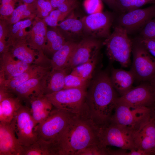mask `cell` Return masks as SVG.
Segmentation results:
<instances>
[{"label": "cell", "instance_id": "cell-3", "mask_svg": "<svg viewBox=\"0 0 155 155\" xmlns=\"http://www.w3.org/2000/svg\"><path fill=\"white\" fill-rule=\"evenodd\" d=\"M76 115L56 108L52 109L46 118L36 127L38 139L57 145Z\"/></svg>", "mask_w": 155, "mask_h": 155}, {"label": "cell", "instance_id": "cell-45", "mask_svg": "<svg viewBox=\"0 0 155 155\" xmlns=\"http://www.w3.org/2000/svg\"><path fill=\"white\" fill-rule=\"evenodd\" d=\"M151 81V84L155 90V77Z\"/></svg>", "mask_w": 155, "mask_h": 155}, {"label": "cell", "instance_id": "cell-15", "mask_svg": "<svg viewBox=\"0 0 155 155\" xmlns=\"http://www.w3.org/2000/svg\"><path fill=\"white\" fill-rule=\"evenodd\" d=\"M155 119L152 118L135 132L134 141L137 149L147 155H155Z\"/></svg>", "mask_w": 155, "mask_h": 155}, {"label": "cell", "instance_id": "cell-13", "mask_svg": "<svg viewBox=\"0 0 155 155\" xmlns=\"http://www.w3.org/2000/svg\"><path fill=\"white\" fill-rule=\"evenodd\" d=\"M100 46L98 40L91 37L78 42L66 69L71 71L80 65L97 58Z\"/></svg>", "mask_w": 155, "mask_h": 155}, {"label": "cell", "instance_id": "cell-37", "mask_svg": "<svg viewBox=\"0 0 155 155\" xmlns=\"http://www.w3.org/2000/svg\"><path fill=\"white\" fill-rule=\"evenodd\" d=\"M141 37L148 39H155V18L148 22L142 29Z\"/></svg>", "mask_w": 155, "mask_h": 155}, {"label": "cell", "instance_id": "cell-33", "mask_svg": "<svg viewBox=\"0 0 155 155\" xmlns=\"http://www.w3.org/2000/svg\"><path fill=\"white\" fill-rule=\"evenodd\" d=\"M110 150L107 147H102L99 143H96L91 145L81 151L77 155H110Z\"/></svg>", "mask_w": 155, "mask_h": 155}, {"label": "cell", "instance_id": "cell-22", "mask_svg": "<svg viewBox=\"0 0 155 155\" xmlns=\"http://www.w3.org/2000/svg\"><path fill=\"white\" fill-rule=\"evenodd\" d=\"M112 84L120 96H122L130 90L135 80L131 71L121 69H113L110 77Z\"/></svg>", "mask_w": 155, "mask_h": 155}, {"label": "cell", "instance_id": "cell-11", "mask_svg": "<svg viewBox=\"0 0 155 155\" xmlns=\"http://www.w3.org/2000/svg\"><path fill=\"white\" fill-rule=\"evenodd\" d=\"M84 33L91 38H106L111 34L113 20L111 13L102 11L89 14L81 18Z\"/></svg>", "mask_w": 155, "mask_h": 155}, {"label": "cell", "instance_id": "cell-34", "mask_svg": "<svg viewBox=\"0 0 155 155\" xmlns=\"http://www.w3.org/2000/svg\"><path fill=\"white\" fill-rule=\"evenodd\" d=\"M32 4L34 9L44 18L48 16L54 9L49 0H36Z\"/></svg>", "mask_w": 155, "mask_h": 155}, {"label": "cell", "instance_id": "cell-39", "mask_svg": "<svg viewBox=\"0 0 155 155\" xmlns=\"http://www.w3.org/2000/svg\"><path fill=\"white\" fill-rule=\"evenodd\" d=\"M32 24V21L30 19H26L19 21L13 24L9 32V38H11L15 35L20 30L29 27Z\"/></svg>", "mask_w": 155, "mask_h": 155}, {"label": "cell", "instance_id": "cell-21", "mask_svg": "<svg viewBox=\"0 0 155 155\" xmlns=\"http://www.w3.org/2000/svg\"><path fill=\"white\" fill-rule=\"evenodd\" d=\"M7 42L8 51L13 57L28 64L35 63L38 53L29 47L26 40H11Z\"/></svg>", "mask_w": 155, "mask_h": 155}, {"label": "cell", "instance_id": "cell-26", "mask_svg": "<svg viewBox=\"0 0 155 155\" xmlns=\"http://www.w3.org/2000/svg\"><path fill=\"white\" fill-rule=\"evenodd\" d=\"M21 155H59L57 144L38 139L33 144L23 146Z\"/></svg>", "mask_w": 155, "mask_h": 155}, {"label": "cell", "instance_id": "cell-31", "mask_svg": "<svg viewBox=\"0 0 155 155\" xmlns=\"http://www.w3.org/2000/svg\"><path fill=\"white\" fill-rule=\"evenodd\" d=\"M72 12L63 13L57 9H53L45 17L44 20L47 25L53 28L57 27L59 22L63 20Z\"/></svg>", "mask_w": 155, "mask_h": 155}, {"label": "cell", "instance_id": "cell-4", "mask_svg": "<svg viewBox=\"0 0 155 155\" xmlns=\"http://www.w3.org/2000/svg\"><path fill=\"white\" fill-rule=\"evenodd\" d=\"M136 131L109 122L99 127L97 135L99 144L102 147L111 146L129 151L137 150L134 138Z\"/></svg>", "mask_w": 155, "mask_h": 155}, {"label": "cell", "instance_id": "cell-24", "mask_svg": "<svg viewBox=\"0 0 155 155\" xmlns=\"http://www.w3.org/2000/svg\"><path fill=\"white\" fill-rule=\"evenodd\" d=\"M69 71L66 69L52 68L45 75L44 95L51 94L64 89L65 78Z\"/></svg>", "mask_w": 155, "mask_h": 155}, {"label": "cell", "instance_id": "cell-42", "mask_svg": "<svg viewBox=\"0 0 155 155\" xmlns=\"http://www.w3.org/2000/svg\"><path fill=\"white\" fill-rule=\"evenodd\" d=\"M152 3H155V0H137L136 9H138L146 4Z\"/></svg>", "mask_w": 155, "mask_h": 155}, {"label": "cell", "instance_id": "cell-6", "mask_svg": "<svg viewBox=\"0 0 155 155\" xmlns=\"http://www.w3.org/2000/svg\"><path fill=\"white\" fill-rule=\"evenodd\" d=\"M115 113L109 122L127 126L136 131L154 117L152 108L142 107L131 108L117 103Z\"/></svg>", "mask_w": 155, "mask_h": 155}, {"label": "cell", "instance_id": "cell-30", "mask_svg": "<svg viewBox=\"0 0 155 155\" xmlns=\"http://www.w3.org/2000/svg\"><path fill=\"white\" fill-rule=\"evenodd\" d=\"M34 10L32 3H24L20 5L11 14L10 22L13 24L20 21L22 19L30 16L31 12Z\"/></svg>", "mask_w": 155, "mask_h": 155}, {"label": "cell", "instance_id": "cell-5", "mask_svg": "<svg viewBox=\"0 0 155 155\" xmlns=\"http://www.w3.org/2000/svg\"><path fill=\"white\" fill-rule=\"evenodd\" d=\"M128 34L125 29L118 25L103 42L109 59L118 62L124 67L130 65L132 52L133 42Z\"/></svg>", "mask_w": 155, "mask_h": 155}, {"label": "cell", "instance_id": "cell-23", "mask_svg": "<svg viewBox=\"0 0 155 155\" xmlns=\"http://www.w3.org/2000/svg\"><path fill=\"white\" fill-rule=\"evenodd\" d=\"M28 107L36 125L45 119L52 109L53 105L44 95L32 98Z\"/></svg>", "mask_w": 155, "mask_h": 155}, {"label": "cell", "instance_id": "cell-25", "mask_svg": "<svg viewBox=\"0 0 155 155\" xmlns=\"http://www.w3.org/2000/svg\"><path fill=\"white\" fill-rule=\"evenodd\" d=\"M77 42L75 41H67L60 49L53 54L51 59L52 68H66Z\"/></svg>", "mask_w": 155, "mask_h": 155}, {"label": "cell", "instance_id": "cell-19", "mask_svg": "<svg viewBox=\"0 0 155 155\" xmlns=\"http://www.w3.org/2000/svg\"><path fill=\"white\" fill-rule=\"evenodd\" d=\"M32 64L15 59L9 51L1 54L0 59V72L4 74L6 80L21 74L29 69Z\"/></svg>", "mask_w": 155, "mask_h": 155}, {"label": "cell", "instance_id": "cell-40", "mask_svg": "<svg viewBox=\"0 0 155 155\" xmlns=\"http://www.w3.org/2000/svg\"><path fill=\"white\" fill-rule=\"evenodd\" d=\"M137 40L155 58V39L146 38L141 37Z\"/></svg>", "mask_w": 155, "mask_h": 155}, {"label": "cell", "instance_id": "cell-38", "mask_svg": "<svg viewBox=\"0 0 155 155\" xmlns=\"http://www.w3.org/2000/svg\"><path fill=\"white\" fill-rule=\"evenodd\" d=\"M117 10L128 12L136 9L137 0H116Z\"/></svg>", "mask_w": 155, "mask_h": 155}, {"label": "cell", "instance_id": "cell-10", "mask_svg": "<svg viewBox=\"0 0 155 155\" xmlns=\"http://www.w3.org/2000/svg\"><path fill=\"white\" fill-rule=\"evenodd\" d=\"M116 103L131 108L146 107L152 108L155 103V90L151 84L142 83L132 88L123 96H119Z\"/></svg>", "mask_w": 155, "mask_h": 155}, {"label": "cell", "instance_id": "cell-9", "mask_svg": "<svg viewBox=\"0 0 155 155\" xmlns=\"http://www.w3.org/2000/svg\"><path fill=\"white\" fill-rule=\"evenodd\" d=\"M133 61L130 70L135 79L151 81L155 77V58L150 54L137 40L133 42Z\"/></svg>", "mask_w": 155, "mask_h": 155}, {"label": "cell", "instance_id": "cell-16", "mask_svg": "<svg viewBox=\"0 0 155 155\" xmlns=\"http://www.w3.org/2000/svg\"><path fill=\"white\" fill-rule=\"evenodd\" d=\"M46 25L44 20L36 22L31 30L28 32L26 39L29 47L37 51V59L40 61L48 58L44 54L47 31Z\"/></svg>", "mask_w": 155, "mask_h": 155}, {"label": "cell", "instance_id": "cell-46", "mask_svg": "<svg viewBox=\"0 0 155 155\" xmlns=\"http://www.w3.org/2000/svg\"><path fill=\"white\" fill-rule=\"evenodd\" d=\"M154 129H155V125H154Z\"/></svg>", "mask_w": 155, "mask_h": 155}, {"label": "cell", "instance_id": "cell-7", "mask_svg": "<svg viewBox=\"0 0 155 155\" xmlns=\"http://www.w3.org/2000/svg\"><path fill=\"white\" fill-rule=\"evenodd\" d=\"M86 87L63 89L44 95L55 108L76 114L86 104Z\"/></svg>", "mask_w": 155, "mask_h": 155}, {"label": "cell", "instance_id": "cell-35", "mask_svg": "<svg viewBox=\"0 0 155 155\" xmlns=\"http://www.w3.org/2000/svg\"><path fill=\"white\" fill-rule=\"evenodd\" d=\"M83 5L86 12L89 14L102 11V0H84Z\"/></svg>", "mask_w": 155, "mask_h": 155}, {"label": "cell", "instance_id": "cell-43", "mask_svg": "<svg viewBox=\"0 0 155 155\" xmlns=\"http://www.w3.org/2000/svg\"><path fill=\"white\" fill-rule=\"evenodd\" d=\"M111 8L117 10L116 0H103Z\"/></svg>", "mask_w": 155, "mask_h": 155}, {"label": "cell", "instance_id": "cell-14", "mask_svg": "<svg viewBox=\"0 0 155 155\" xmlns=\"http://www.w3.org/2000/svg\"><path fill=\"white\" fill-rule=\"evenodd\" d=\"M23 149L10 123L0 122V155H21Z\"/></svg>", "mask_w": 155, "mask_h": 155}, {"label": "cell", "instance_id": "cell-1", "mask_svg": "<svg viewBox=\"0 0 155 155\" xmlns=\"http://www.w3.org/2000/svg\"><path fill=\"white\" fill-rule=\"evenodd\" d=\"M99 127L92 119L86 103L75 115L58 142L59 155H77L88 146L99 143Z\"/></svg>", "mask_w": 155, "mask_h": 155}, {"label": "cell", "instance_id": "cell-41", "mask_svg": "<svg viewBox=\"0 0 155 155\" xmlns=\"http://www.w3.org/2000/svg\"><path fill=\"white\" fill-rule=\"evenodd\" d=\"M53 8H57L61 4L75 0H49Z\"/></svg>", "mask_w": 155, "mask_h": 155}, {"label": "cell", "instance_id": "cell-29", "mask_svg": "<svg viewBox=\"0 0 155 155\" xmlns=\"http://www.w3.org/2000/svg\"><path fill=\"white\" fill-rule=\"evenodd\" d=\"M97 58L80 65L73 68L71 72L88 82L92 77L97 62Z\"/></svg>", "mask_w": 155, "mask_h": 155}, {"label": "cell", "instance_id": "cell-12", "mask_svg": "<svg viewBox=\"0 0 155 155\" xmlns=\"http://www.w3.org/2000/svg\"><path fill=\"white\" fill-rule=\"evenodd\" d=\"M155 18V3L143 9H137L121 16L118 25L127 31L128 34L142 29L150 21Z\"/></svg>", "mask_w": 155, "mask_h": 155}, {"label": "cell", "instance_id": "cell-28", "mask_svg": "<svg viewBox=\"0 0 155 155\" xmlns=\"http://www.w3.org/2000/svg\"><path fill=\"white\" fill-rule=\"evenodd\" d=\"M67 41L57 27L47 30L44 53L53 55Z\"/></svg>", "mask_w": 155, "mask_h": 155}, {"label": "cell", "instance_id": "cell-20", "mask_svg": "<svg viewBox=\"0 0 155 155\" xmlns=\"http://www.w3.org/2000/svg\"><path fill=\"white\" fill-rule=\"evenodd\" d=\"M57 27L59 30L67 41H75L76 39L84 33L81 18H78L75 15L73 11L61 22Z\"/></svg>", "mask_w": 155, "mask_h": 155}, {"label": "cell", "instance_id": "cell-2", "mask_svg": "<svg viewBox=\"0 0 155 155\" xmlns=\"http://www.w3.org/2000/svg\"><path fill=\"white\" fill-rule=\"evenodd\" d=\"M118 97L106 73H101L94 80L87 91L86 102L92 119L98 127L109 122Z\"/></svg>", "mask_w": 155, "mask_h": 155}, {"label": "cell", "instance_id": "cell-8", "mask_svg": "<svg viewBox=\"0 0 155 155\" xmlns=\"http://www.w3.org/2000/svg\"><path fill=\"white\" fill-rule=\"evenodd\" d=\"M10 123L22 146H29L38 140L36 131V125L28 106L22 105Z\"/></svg>", "mask_w": 155, "mask_h": 155}, {"label": "cell", "instance_id": "cell-18", "mask_svg": "<svg viewBox=\"0 0 155 155\" xmlns=\"http://www.w3.org/2000/svg\"><path fill=\"white\" fill-rule=\"evenodd\" d=\"M52 69L50 65L32 64L30 68L16 77L5 80L0 84L7 91L11 92L18 86L33 78L43 75Z\"/></svg>", "mask_w": 155, "mask_h": 155}, {"label": "cell", "instance_id": "cell-32", "mask_svg": "<svg viewBox=\"0 0 155 155\" xmlns=\"http://www.w3.org/2000/svg\"><path fill=\"white\" fill-rule=\"evenodd\" d=\"M88 82L79 76L70 73L65 78L64 89L87 87Z\"/></svg>", "mask_w": 155, "mask_h": 155}, {"label": "cell", "instance_id": "cell-17", "mask_svg": "<svg viewBox=\"0 0 155 155\" xmlns=\"http://www.w3.org/2000/svg\"><path fill=\"white\" fill-rule=\"evenodd\" d=\"M45 74L29 80L13 89L11 92L22 101L28 102L32 98L44 95Z\"/></svg>", "mask_w": 155, "mask_h": 155}, {"label": "cell", "instance_id": "cell-27", "mask_svg": "<svg viewBox=\"0 0 155 155\" xmlns=\"http://www.w3.org/2000/svg\"><path fill=\"white\" fill-rule=\"evenodd\" d=\"M22 101L15 96L5 98L0 102V122L10 123L22 105Z\"/></svg>", "mask_w": 155, "mask_h": 155}, {"label": "cell", "instance_id": "cell-36", "mask_svg": "<svg viewBox=\"0 0 155 155\" xmlns=\"http://www.w3.org/2000/svg\"><path fill=\"white\" fill-rule=\"evenodd\" d=\"M20 0H0V13L3 16H6L12 13L15 9L17 2Z\"/></svg>", "mask_w": 155, "mask_h": 155}, {"label": "cell", "instance_id": "cell-44", "mask_svg": "<svg viewBox=\"0 0 155 155\" xmlns=\"http://www.w3.org/2000/svg\"><path fill=\"white\" fill-rule=\"evenodd\" d=\"M24 3L27 4H31L33 3L36 0H20Z\"/></svg>", "mask_w": 155, "mask_h": 155}]
</instances>
